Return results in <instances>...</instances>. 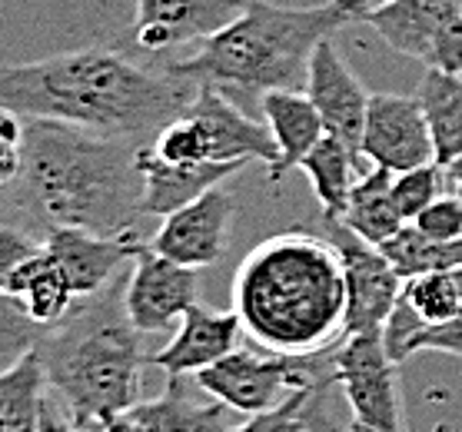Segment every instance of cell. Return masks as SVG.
Masks as SVG:
<instances>
[{
  "mask_svg": "<svg viewBox=\"0 0 462 432\" xmlns=\"http://www.w3.org/2000/svg\"><path fill=\"white\" fill-rule=\"evenodd\" d=\"M200 94L167 67H143L110 47L53 53L0 67V104L27 120H53L97 137L150 143Z\"/></svg>",
  "mask_w": 462,
  "mask_h": 432,
  "instance_id": "1",
  "label": "cell"
},
{
  "mask_svg": "<svg viewBox=\"0 0 462 432\" xmlns=\"http://www.w3.org/2000/svg\"><path fill=\"white\" fill-rule=\"evenodd\" d=\"M134 140L27 120L23 167L14 183L23 226L47 240L51 230L134 236L147 216V179Z\"/></svg>",
  "mask_w": 462,
  "mask_h": 432,
  "instance_id": "2",
  "label": "cell"
},
{
  "mask_svg": "<svg viewBox=\"0 0 462 432\" xmlns=\"http://www.w3.org/2000/svg\"><path fill=\"white\" fill-rule=\"evenodd\" d=\"M243 333L266 353L313 359L346 336V273L337 243L306 230L273 233L233 276Z\"/></svg>",
  "mask_w": 462,
  "mask_h": 432,
  "instance_id": "3",
  "label": "cell"
},
{
  "mask_svg": "<svg viewBox=\"0 0 462 432\" xmlns=\"http://www.w3.org/2000/svg\"><path fill=\"white\" fill-rule=\"evenodd\" d=\"M124 286L116 280L80 299L70 317L47 326L37 346L51 392L87 432H100L110 416L143 400L150 356L140 346L143 333L126 317Z\"/></svg>",
  "mask_w": 462,
  "mask_h": 432,
  "instance_id": "4",
  "label": "cell"
},
{
  "mask_svg": "<svg viewBox=\"0 0 462 432\" xmlns=\"http://www.w3.org/2000/svg\"><path fill=\"white\" fill-rule=\"evenodd\" d=\"M346 23L353 21L339 11L337 0L316 7H280L253 0L236 21L197 43L189 57L167 60L163 67L197 84L220 87L230 97L303 90L316 47Z\"/></svg>",
  "mask_w": 462,
  "mask_h": 432,
  "instance_id": "5",
  "label": "cell"
},
{
  "mask_svg": "<svg viewBox=\"0 0 462 432\" xmlns=\"http://www.w3.org/2000/svg\"><path fill=\"white\" fill-rule=\"evenodd\" d=\"M167 163H253L273 167L280 150L266 127L256 124L226 90L200 84L197 100L147 143Z\"/></svg>",
  "mask_w": 462,
  "mask_h": 432,
  "instance_id": "6",
  "label": "cell"
},
{
  "mask_svg": "<svg viewBox=\"0 0 462 432\" xmlns=\"http://www.w3.org/2000/svg\"><path fill=\"white\" fill-rule=\"evenodd\" d=\"M333 353V349H329ZM329 353L313 359L276 356V353H253V349H233L230 356L213 363L210 369L197 372L193 380L207 396L230 406L236 416H260L276 409L296 390L329 382Z\"/></svg>",
  "mask_w": 462,
  "mask_h": 432,
  "instance_id": "7",
  "label": "cell"
},
{
  "mask_svg": "<svg viewBox=\"0 0 462 432\" xmlns=\"http://www.w3.org/2000/svg\"><path fill=\"white\" fill-rule=\"evenodd\" d=\"M396 366L400 363L389 356L383 329L346 336L329 353V376L346 396L353 422L379 432H402Z\"/></svg>",
  "mask_w": 462,
  "mask_h": 432,
  "instance_id": "8",
  "label": "cell"
},
{
  "mask_svg": "<svg viewBox=\"0 0 462 432\" xmlns=\"http://www.w3.org/2000/svg\"><path fill=\"white\" fill-rule=\"evenodd\" d=\"M329 240L337 243L343 256V273H346V336L356 333H379L386 326L389 313L396 309L402 296V280L386 253L346 230L343 223H326ZM343 336V339H346Z\"/></svg>",
  "mask_w": 462,
  "mask_h": 432,
  "instance_id": "9",
  "label": "cell"
},
{
  "mask_svg": "<svg viewBox=\"0 0 462 432\" xmlns=\"http://www.w3.org/2000/svg\"><path fill=\"white\" fill-rule=\"evenodd\" d=\"M124 306L143 336L167 333L170 326H180L189 306H197V270L173 263L143 240L124 286Z\"/></svg>",
  "mask_w": 462,
  "mask_h": 432,
  "instance_id": "10",
  "label": "cell"
},
{
  "mask_svg": "<svg viewBox=\"0 0 462 432\" xmlns=\"http://www.w3.org/2000/svg\"><path fill=\"white\" fill-rule=\"evenodd\" d=\"M359 153L389 173L436 163V147L432 133L422 114L420 97H400V94H373L369 97L366 130Z\"/></svg>",
  "mask_w": 462,
  "mask_h": 432,
  "instance_id": "11",
  "label": "cell"
},
{
  "mask_svg": "<svg viewBox=\"0 0 462 432\" xmlns=\"http://www.w3.org/2000/svg\"><path fill=\"white\" fill-rule=\"evenodd\" d=\"M250 4L253 0H137L134 43L150 57L203 43Z\"/></svg>",
  "mask_w": 462,
  "mask_h": 432,
  "instance_id": "12",
  "label": "cell"
},
{
  "mask_svg": "<svg viewBox=\"0 0 462 432\" xmlns=\"http://www.w3.org/2000/svg\"><path fill=\"white\" fill-rule=\"evenodd\" d=\"M230 226L233 197L230 190L217 187V190L203 193L187 207L167 213L160 230L153 233L150 246L173 263L203 270V266H213L223 260L226 243H230Z\"/></svg>",
  "mask_w": 462,
  "mask_h": 432,
  "instance_id": "13",
  "label": "cell"
},
{
  "mask_svg": "<svg viewBox=\"0 0 462 432\" xmlns=\"http://www.w3.org/2000/svg\"><path fill=\"white\" fill-rule=\"evenodd\" d=\"M303 90L319 110V116H323L326 133H333L353 150H359L363 130H366L369 94L366 87L359 84V77L346 67L333 37L316 47L310 70H306Z\"/></svg>",
  "mask_w": 462,
  "mask_h": 432,
  "instance_id": "14",
  "label": "cell"
},
{
  "mask_svg": "<svg viewBox=\"0 0 462 432\" xmlns=\"http://www.w3.org/2000/svg\"><path fill=\"white\" fill-rule=\"evenodd\" d=\"M240 317L236 309H213V306H189L180 319L177 333L150 356V366L163 369L167 376H197L223 356H230L240 343Z\"/></svg>",
  "mask_w": 462,
  "mask_h": 432,
  "instance_id": "15",
  "label": "cell"
},
{
  "mask_svg": "<svg viewBox=\"0 0 462 432\" xmlns=\"http://www.w3.org/2000/svg\"><path fill=\"white\" fill-rule=\"evenodd\" d=\"M140 243L143 240L137 233L134 236H97V233L63 226V230L47 233L43 246L57 256L74 293L87 299V296L104 293L106 286H114L120 280V270L126 263H134Z\"/></svg>",
  "mask_w": 462,
  "mask_h": 432,
  "instance_id": "16",
  "label": "cell"
},
{
  "mask_svg": "<svg viewBox=\"0 0 462 432\" xmlns=\"http://www.w3.org/2000/svg\"><path fill=\"white\" fill-rule=\"evenodd\" d=\"M462 14L459 0H389L366 21L396 53L430 64L442 31Z\"/></svg>",
  "mask_w": 462,
  "mask_h": 432,
  "instance_id": "17",
  "label": "cell"
},
{
  "mask_svg": "<svg viewBox=\"0 0 462 432\" xmlns=\"http://www.w3.org/2000/svg\"><path fill=\"white\" fill-rule=\"evenodd\" d=\"M260 110L266 127H270V133L276 140V150H280L276 163L266 167V173H270L273 183H280L326 137L323 116L313 106V100L306 97V90H273V94H263Z\"/></svg>",
  "mask_w": 462,
  "mask_h": 432,
  "instance_id": "18",
  "label": "cell"
},
{
  "mask_svg": "<svg viewBox=\"0 0 462 432\" xmlns=\"http://www.w3.org/2000/svg\"><path fill=\"white\" fill-rule=\"evenodd\" d=\"M246 163H167L143 143L140 170L147 179V216H167L203 193L223 187Z\"/></svg>",
  "mask_w": 462,
  "mask_h": 432,
  "instance_id": "19",
  "label": "cell"
},
{
  "mask_svg": "<svg viewBox=\"0 0 462 432\" xmlns=\"http://www.w3.org/2000/svg\"><path fill=\"white\" fill-rule=\"evenodd\" d=\"M147 432H226L230 422V406L220 400H197L187 390V376H170L167 390L153 400H140L130 406Z\"/></svg>",
  "mask_w": 462,
  "mask_h": 432,
  "instance_id": "20",
  "label": "cell"
},
{
  "mask_svg": "<svg viewBox=\"0 0 462 432\" xmlns=\"http://www.w3.org/2000/svg\"><path fill=\"white\" fill-rule=\"evenodd\" d=\"M300 170L310 179V190L323 207V220L333 223L339 220L349 207V197L356 190L359 177H363V153L343 143L339 137L326 133L310 157L300 163Z\"/></svg>",
  "mask_w": 462,
  "mask_h": 432,
  "instance_id": "21",
  "label": "cell"
},
{
  "mask_svg": "<svg viewBox=\"0 0 462 432\" xmlns=\"http://www.w3.org/2000/svg\"><path fill=\"white\" fill-rule=\"evenodd\" d=\"M7 293L31 313L41 326H53L74 313V306L80 303V296L74 293V286L63 273V266L57 263V256L41 246L27 263L14 273Z\"/></svg>",
  "mask_w": 462,
  "mask_h": 432,
  "instance_id": "22",
  "label": "cell"
},
{
  "mask_svg": "<svg viewBox=\"0 0 462 432\" xmlns=\"http://www.w3.org/2000/svg\"><path fill=\"white\" fill-rule=\"evenodd\" d=\"M432 133L436 163L449 167L462 157V77L430 67L416 90Z\"/></svg>",
  "mask_w": 462,
  "mask_h": 432,
  "instance_id": "23",
  "label": "cell"
},
{
  "mask_svg": "<svg viewBox=\"0 0 462 432\" xmlns=\"http://www.w3.org/2000/svg\"><path fill=\"white\" fill-rule=\"evenodd\" d=\"M333 223H343L346 230H353L373 246H383V243L393 240L406 226V220L396 210V200H393V173L383 167H373L369 173H363L353 197H349L346 213Z\"/></svg>",
  "mask_w": 462,
  "mask_h": 432,
  "instance_id": "24",
  "label": "cell"
},
{
  "mask_svg": "<svg viewBox=\"0 0 462 432\" xmlns=\"http://www.w3.org/2000/svg\"><path fill=\"white\" fill-rule=\"evenodd\" d=\"M47 396V369L33 349L17 366L0 372V432H41Z\"/></svg>",
  "mask_w": 462,
  "mask_h": 432,
  "instance_id": "25",
  "label": "cell"
},
{
  "mask_svg": "<svg viewBox=\"0 0 462 432\" xmlns=\"http://www.w3.org/2000/svg\"><path fill=\"white\" fill-rule=\"evenodd\" d=\"M379 250L386 253V260L393 263V270H396L402 280L462 266V240L439 243V240H432V236H426L416 223H406V226H402L389 243H383Z\"/></svg>",
  "mask_w": 462,
  "mask_h": 432,
  "instance_id": "26",
  "label": "cell"
},
{
  "mask_svg": "<svg viewBox=\"0 0 462 432\" xmlns=\"http://www.w3.org/2000/svg\"><path fill=\"white\" fill-rule=\"evenodd\" d=\"M402 299L416 309L422 323H446L462 309V266L412 276L402 283Z\"/></svg>",
  "mask_w": 462,
  "mask_h": 432,
  "instance_id": "27",
  "label": "cell"
},
{
  "mask_svg": "<svg viewBox=\"0 0 462 432\" xmlns=\"http://www.w3.org/2000/svg\"><path fill=\"white\" fill-rule=\"evenodd\" d=\"M329 382H316L306 390H296L276 409L250 416L240 426H230L226 432H319V409H323V390Z\"/></svg>",
  "mask_w": 462,
  "mask_h": 432,
  "instance_id": "28",
  "label": "cell"
},
{
  "mask_svg": "<svg viewBox=\"0 0 462 432\" xmlns=\"http://www.w3.org/2000/svg\"><path fill=\"white\" fill-rule=\"evenodd\" d=\"M43 333L47 326H41L7 290H0V372L31 356L41 346Z\"/></svg>",
  "mask_w": 462,
  "mask_h": 432,
  "instance_id": "29",
  "label": "cell"
},
{
  "mask_svg": "<svg viewBox=\"0 0 462 432\" xmlns=\"http://www.w3.org/2000/svg\"><path fill=\"white\" fill-rule=\"evenodd\" d=\"M446 190H449V183H446V167L442 163H422V167L393 173V200H396V210H400V216L406 223L416 220Z\"/></svg>",
  "mask_w": 462,
  "mask_h": 432,
  "instance_id": "30",
  "label": "cell"
},
{
  "mask_svg": "<svg viewBox=\"0 0 462 432\" xmlns=\"http://www.w3.org/2000/svg\"><path fill=\"white\" fill-rule=\"evenodd\" d=\"M23 137H27V116L14 106L0 104V190L17 183L23 167Z\"/></svg>",
  "mask_w": 462,
  "mask_h": 432,
  "instance_id": "31",
  "label": "cell"
},
{
  "mask_svg": "<svg viewBox=\"0 0 462 432\" xmlns=\"http://www.w3.org/2000/svg\"><path fill=\"white\" fill-rule=\"evenodd\" d=\"M43 240L21 223H0V290H7L14 273L31 260Z\"/></svg>",
  "mask_w": 462,
  "mask_h": 432,
  "instance_id": "32",
  "label": "cell"
},
{
  "mask_svg": "<svg viewBox=\"0 0 462 432\" xmlns=\"http://www.w3.org/2000/svg\"><path fill=\"white\" fill-rule=\"evenodd\" d=\"M416 353H449L462 359V309L446 323H422L402 349V363Z\"/></svg>",
  "mask_w": 462,
  "mask_h": 432,
  "instance_id": "33",
  "label": "cell"
},
{
  "mask_svg": "<svg viewBox=\"0 0 462 432\" xmlns=\"http://www.w3.org/2000/svg\"><path fill=\"white\" fill-rule=\"evenodd\" d=\"M412 223H416L426 236H432V240H439V243L462 240V197L442 193L439 200L432 203V207H426Z\"/></svg>",
  "mask_w": 462,
  "mask_h": 432,
  "instance_id": "34",
  "label": "cell"
},
{
  "mask_svg": "<svg viewBox=\"0 0 462 432\" xmlns=\"http://www.w3.org/2000/svg\"><path fill=\"white\" fill-rule=\"evenodd\" d=\"M430 67H439L446 74L462 77V14L442 31L439 43H436V51L430 57Z\"/></svg>",
  "mask_w": 462,
  "mask_h": 432,
  "instance_id": "35",
  "label": "cell"
},
{
  "mask_svg": "<svg viewBox=\"0 0 462 432\" xmlns=\"http://www.w3.org/2000/svg\"><path fill=\"white\" fill-rule=\"evenodd\" d=\"M383 4H389V0H337V7L346 14L353 23L366 21L369 14L376 11V7H383Z\"/></svg>",
  "mask_w": 462,
  "mask_h": 432,
  "instance_id": "36",
  "label": "cell"
},
{
  "mask_svg": "<svg viewBox=\"0 0 462 432\" xmlns=\"http://www.w3.org/2000/svg\"><path fill=\"white\" fill-rule=\"evenodd\" d=\"M100 432H147V426L134 416V409H124V412H116V416H110V419L100 426Z\"/></svg>",
  "mask_w": 462,
  "mask_h": 432,
  "instance_id": "37",
  "label": "cell"
},
{
  "mask_svg": "<svg viewBox=\"0 0 462 432\" xmlns=\"http://www.w3.org/2000/svg\"><path fill=\"white\" fill-rule=\"evenodd\" d=\"M446 183H449V193L462 197V157L456 160V163H449V167H446Z\"/></svg>",
  "mask_w": 462,
  "mask_h": 432,
  "instance_id": "38",
  "label": "cell"
},
{
  "mask_svg": "<svg viewBox=\"0 0 462 432\" xmlns=\"http://www.w3.org/2000/svg\"><path fill=\"white\" fill-rule=\"evenodd\" d=\"M349 429H353V432H379V429H366V426H359V422H353Z\"/></svg>",
  "mask_w": 462,
  "mask_h": 432,
  "instance_id": "39",
  "label": "cell"
},
{
  "mask_svg": "<svg viewBox=\"0 0 462 432\" xmlns=\"http://www.w3.org/2000/svg\"><path fill=\"white\" fill-rule=\"evenodd\" d=\"M323 419H326V412L319 409V432H326V426H323Z\"/></svg>",
  "mask_w": 462,
  "mask_h": 432,
  "instance_id": "40",
  "label": "cell"
}]
</instances>
